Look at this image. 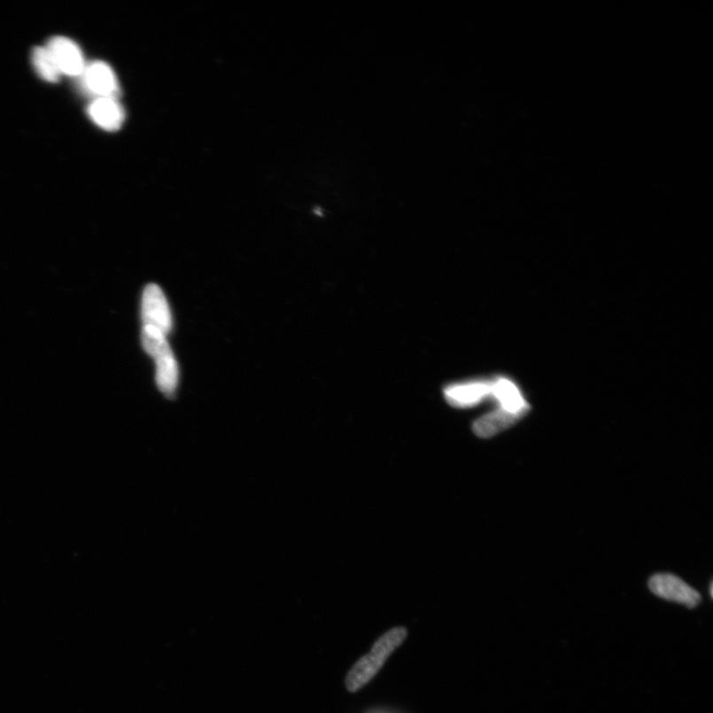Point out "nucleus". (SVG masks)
<instances>
[{
	"instance_id": "obj_1",
	"label": "nucleus",
	"mask_w": 713,
	"mask_h": 713,
	"mask_svg": "<svg viewBox=\"0 0 713 713\" xmlns=\"http://www.w3.org/2000/svg\"><path fill=\"white\" fill-rule=\"evenodd\" d=\"M408 635L405 626L393 627L373 645L371 652L359 659L345 678L346 689L357 693L379 673L391 654L405 642Z\"/></svg>"
},
{
	"instance_id": "obj_2",
	"label": "nucleus",
	"mask_w": 713,
	"mask_h": 713,
	"mask_svg": "<svg viewBox=\"0 0 713 713\" xmlns=\"http://www.w3.org/2000/svg\"><path fill=\"white\" fill-rule=\"evenodd\" d=\"M142 345L155 360L158 388L167 397H172L179 383V367L165 335L143 329Z\"/></svg>"
},
{
	"instance_id": "obj_3",
	"label": "nucleus",
	"mask_w": 713,
	"mask_h": 713,
	"mask_svg": "<svg viewBox=\"0 0 713 713\" xmlns=\"http://www.w3.org/2000/svg\"><path fill=\"white\" fill-rule=\"evenodd\" d=\"M143 329L167 337L172 330L173 320L169 304L163 291L155 283L148 284L142 298Z\"/></svg>"
},
{
	"instance_id": "obj_4",
	"label": "nucleus",
	"mask_w": 713,
	"mask_h": 713,
	"mask_svg": "<svg viewBox=\"0 0 713 713\" xmlns=\"http://www.w3.org/2000/svg\"><path fill=\"white\" fill-rule=\"evenodd\" d=\"M649 588L662 599L681 603L691 608L699 606L701 601L698 592L674 575L659 574L652 577Z\"/></svg>"
},
{
	"instance_id": "obj_5",
	"label": "nucleus",
	"mask_w": 713,
	"mask_h": 713,
	"mask_svg": "<svg viewBox=\"0 0 713 713\" xmlns=\"http://www.w3.org/2000/svg\"><path fill=\"white\" fill-rule=\"evenodd\" d=\"M46 48L62 74L79 77L85 71V58L81 48L73 40L57 36L49 40Z\"/></svg>"
},
{
	"instance_id": "obj_6",
	"label": "nucleus",
	"mask_w": 713,
	"mask_h": 713,
	"mask_svg": "<svg viewBox=\"0 0 713 713\" xmlns=\"http://www.w3.org/2000/svg\"><path fill=\"white\" fill-rule=\"evenodd\" d=\"M85 88L98 97L116 98L120 92L119 81L111 66L94 62L86 66L81 74Z\"/></svg>"
},
{
	"instance_id": "obj_7",
	"label": "nucleus",
	"mask_w": 713,
	"mask_h": 713,
	"mask_svg": "<svg viewBox=\"0 0 713 713\" xmlns=\"http://www.w3.org/2000/svg\"><path fill=\"white\" fill-rule=\"evenodd\" d=\"M448 404L458 408H467L479 405L492 394V384L473 381L451 384L444 390Z\"/></svg>"
},
{
	"instance_id": "obj_8",
	"label": "nucleus",
	"mask_w": 713,
	"mask_h": 713,
	"mask_svg": "<svg viewBox=\"0 0 713 713\" xmlns=\"http://www.w3.org/2000/svg\"><path fill=\"white\" fill-rule=\"evenodd\" d=\"M90 119L106 131L119 130L124 120L122 105L112 97H98L89 107Z\"/></svg>"
},
{
	"instance_id": "obj_9",
	"label": "nucleus",
	"mask_w": 713,
	"mask_h": 713,
	"mask_svg": "<svg viewBox=\"0 0 713 713\" xmlns=\"http://www.w3.org/2000/svg\"><path fill=\"white\" fill-rule=\"evenodd\" d=\"M492 394L496 398L502 410L522 417L527 411L528 406L516 388V385L508 379H500L492 384Z\"/></svg>"
},
{
	"instance_id": "obj_10",
	"label": "nucleus",
	"mask_w": 713,
	"mask_h": 713,
	"mask_svg": "<svg viewBox=\"0 0 713 713\" xmlns=\"http://www.w3.org/2000/svg\"><path fill=\"white\" fill-rule=\"evenodd\" d=\"M519 418L502 409L494 411L477 419L473 425V430L481 438H490L513 426Z\"/></svg>"
},
{
	"instance_id": "obj_11",
	"label": "nucleus",
	"mask_w": 713,
	"mask_h": 713,
	"mask_svg": "<svg viewBox=\"0 0 713 713\" xmlns=\"http://www.w3.org/2000/svg\"><path fill=\"white\" fill-rule=\"evenodd\" d=\"M32 62L37 74L44 81L55 83L60 80L62 74L46 47H36L33 50Z\"/></svg>"
}]
</instances>
